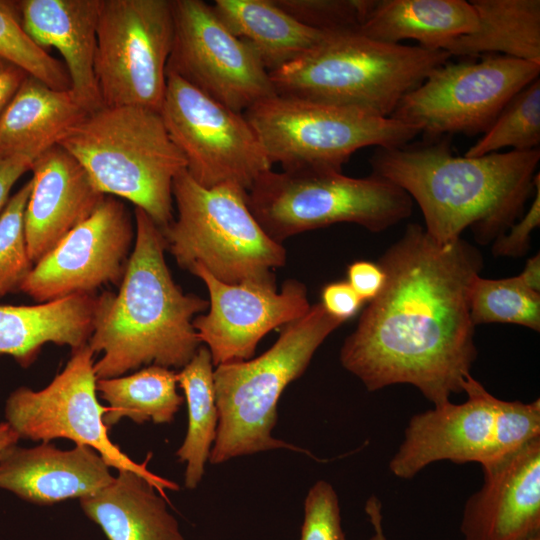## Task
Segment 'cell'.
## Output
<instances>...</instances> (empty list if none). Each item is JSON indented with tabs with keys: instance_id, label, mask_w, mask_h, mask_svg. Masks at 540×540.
Segmentation results:
<instances>
[{
	"instance_id": "30bf717a",
	"label": "cell",
	"mask_w": 540,
	"mask_h": 540,
	"mask_svg": "<svg viewBox=\"0 0 540 540\" xmlns=\"http://www.w3.org/2000/svg\"><path fill=\"white\" fill-rule=\"evenodd\" d=\"M272 163L283 171H342L357 150L411 142L418 128L392 117L275 94L243 112Z\"/></svg>"
},
{
	"instance_id": "d6a6232c",
	"label": "cell",
	"mask_w": 540,
	"mask_h": 540,
	"mask_svg": "<svg viewBox=\"0 0 540 540\" xmlns=\"http://www.w3.org/2000/svg\"><path fill=\"white\" fill-rule=\"evenodd\" d=\"M27 181L7 201L0 213V298L19 291L33 268L27 251L24 217L32 189Z\"/></svg>"
},
{
	"instance_id": "5b68a950",
	"label": "cell",
	"mask_w": 540,
	"mask_h": 540,
	"mask_svg": "<svg viewBox=\"0 0 540 540\" xmlns=\"http://www.w3.org/2000/svg\"><path fill=\"white\" fill-rule=\"evenodd\" d=\"M105 195L126 199L161 229L173 218L172 185L186 160L160 112L137 106H102L60 141Z\"/></svg>"
},
{
	"instance_id": "7402d4cb",
	"label": "cell",
	"mask_w": 540,
	"mask_h": 540,
	"mask_svg": "<svg viewBox=\"0 0 540 540\" xmlns=\"http://www.w3.org/2000/svg\"><path fill=\"white\" fill-rule=\"evenodd\" d=\"M97 301L91 294L29 306L0 305V354L27 368L46 343L82 347L93 331Z\"/></svg>"
},
{
	"instance_id": "8992f818",
	"label": "cell",
	"mask_w": 540,
	"mask_h": 540,
	"mask_svg": "<svg viewBox=\"0 0 540 540\" xmlns=\"http://www.w3.org/2000/svg\"><path fill=\"white\" fill-rule=\"evenodd\" d=\"M342 324L316 303L283 326L275 343L259 357L214 368L219 420L210 463L273 449L305 451L272 436L278 401L289 383L305 372L319 346Z\"/></svg>"
},
{
	"instance_id": "7bdbcfd3",
	"label": "cell",
	"mask_w": 540,
	"mask_h": 540,
	"mask_svg": "<svg viewBox=\"0 0 540 540\" xmlns=\"http://www.w3.org/2000/svg\"><path fill=\"white\" fill-rule=\"evenodd\" d=\"M19 439L18 434L6 421L0 423V459L11 447L17 445Z\"/></svg>"
},
{
	"instance_id": "e0dca14e",
	"label": "cell",
	"mask_w": 540,
	"mask_h": 540,
	"mask_svg": "<svg viewBox=\"0 0 540 540\" xmlns=\"http://www.w3.org/2000/svg\"><path fill=\"white\" fill-rule=\"evenodd\" d=\"M191 273L209 294L208 312L192 324L214 367L251 359L268 332L299 319L311 306L306 286L296 279L284 281L278 292L276 284L223 283L199 265Z\"/></svg>"
},
{
	"instance_id": "4dcf8cb0",
	"label": "cell",
	"mask_w": 540,
	"mask_h": 540,
	"mask_svg": "<svg viewBox=\"0 0 540 540\" xmlns=\"http://www.w3.org/2000/svg\"><path fill=\"white\" fill-rule=\"evenodd\" d=\"M539 144L540 78H537L511 98L464 156H483L506 147L514 151H530L538 149Z\"/></svg>"
},
{
	"instance_id": "7c38bea8",
	"label": "cell",
	"mask_w": 540,
	"mask_h": 540,
	"mask_svg": "<svg viewBox=\"0 0 540 540\" xmlns=\"http://www.w3.org/2000/svg\"><path fill=\"white\" fill-rule=\"evenodd\" d=\"M173 38L171 0H102L94 71L103 106L160 112Z\"/></svg>"
},
{
	"instance_id": "44dd1931",
	"label": "cell",
	"mask_w": 540,
	"mask_h": 540,
	"mask_svg": "<svg viewBox=\"0 0 540 540\" xmlns=\"http://www.w3.org/2000/svg\"><path fill=\"white\" fill-rule=\"evenodd\" d=\"M101 2L15 1L19 20L27 34L44 50L54 47L61 54L71 90L89 113L103 106L94 71Z\"/></svg>"
},
{
	"instance_id": "4fadbf2b",
	"label": "cell",
	"mask_w": 540,
	"mask_h": 540,
	"mask_svg": "<svg viewBox=\"0 0 540 540\" xmlns=\"http://www.w3.org/2000/svg\"><path fill=\"white\" fill-rule=\"evenodd\" d=\"M539 74L540 62L498 54L478 62L447 61L407 93L390 117L418 128L423 139L483 134Z\"/></svg>"
},
{
	"instance_id": "ffe728a7",
	"label": "cell",
	"mask_w": 540,
	"mask_h": 540,
	"mask_svg": "<svg viewBox=\"0 0 540 540\" xmlns=\"http://www.w3.org/2000/svg\"><path fill=\"white\" fill-rule=\"evenodd\" d=\"M113 480L104 459L85 445L70 450L49 442L15 445L0 459V488L39 505L91 496Z\"/></svg>"
},
{
	"instance_id": "7a4b0ae2",
	"label": "cell",
	"mask_w": 540,
	"mask_h": 540,
	"mask_svg": "<svg viewBox=\"0 0 540 540\" xmlns=\"http://www.w3.org/2000/svg\"><path fill=\"white\" fill-rule=\"evenodd\" d=\"M450 138L376 147L371 174L416 201L424 229L437 242L457 240L470 227L476 240L487 244L522 216L535 188L540 149L455 156Z\"/></svg>"
},
{
	"instance_id": "f35d334b",
	"label": "cell",
	"mask_w": 540,
	"mask_h": 540,
	"mask_svg": "<svg viewBox=\"0 0 540 540\" xmlns=\"http://www.w3.org/2000/svg\"><path fill=\"white\" fill-rule=\"evenodd\" d=\"M33 161L22 156L0 159V213L9 200V193L17 180L31 170Z\"/></svg>"
},
{
	"instance_id": "d6986e66",
	"label": "cell",
	"mask_w": 540,
	"mask_h": 540,
	"mask_svg": "<svg viewBox=\"0 0 540 540\" xmlns=\"http://www.w3.org/2000/svg\"><path fill=\"white\" fill-rule=\"evenodd\" d=\"M32 189L24 227L27 251L35 265L105 197L73 155L57 144L32 163Z\"/></svg>"
},
{
	"instance_id": "484cf974",
	"label": "cell",
	"mask_w": 540,
	"mask_h": 540,
	"mask_svg": "<svg viewBox=\"0 0 540 540\" xmlns=\"http://www.w3.org/2000/svg\"><path fill=\"white\" fill-rule=\"evenodd\" d=\"M212 7L268 73L293 62L331 34L298 22L274 0H215Z\"/></svg>"
},
{
	"instance_id": "74e56055",
	"label": "cell",
	"mask_w": 540,
	"mask_h": 540,
	"mask_svg": "<svg viewBox=\"0 0 540 540\" xmlns=\"http://www.w3.org/2000/svg\"><path fill=\"white\" fill-rule=\"evenodd\" d=\"M385 279V272L378 262L358 260L347 268V282L364 302L378 296Z\"/></svg>"
},
{
	"instance_id": "5bb4252c",
	"label": "cell",
	"mask_w": 540,
	"mask_h": 540,
	"mask_svg": "<svg viewBox=\"0 0 540 540\" xmlns=\"http://www.w3.org/2000/svg\"><path fill=\"white\" fill-rule=\"evenodd\" d=\"M166 76L160 115L189 175L205 188L235 184L249 191L272 163L243 113L171 71Z\"/></svg>"
},
{
	"instance_id": "277c9868",
	"label": "cell",
	"mask_w": 540,
	"mask_h": 540,
	"mask_svg": "<svg viewBox=\"0 0 540 540\" xmlns=\"http://www.w3.org/2000/svg\"><path fill=\"white\" fill-rule=\"evenodd\" d=\"M450 57L444 50L379 42L357 31L334 32L269 76L278 95L390 117Z\"/></svg>"
},
{
	"instance_id": "603a6c76",
	"label": "cell",
	"mask_w": 540,
	"mask_h": 540,
	"mask_svg": "<svg viewBox=\"0 0 540 540\" xmlns=\"http://www.w3.org/2000/svg\"><path fill=\"white\" fill-rule=\"evenodd\" d=\"M88 113L71 89L55 90L27 76L0 117V159L34 161Z\"/></svg>"
},
{
	"instance_id": "ac0fdd59",
	"label": "cell",
	"mask_w": 540,
	"mask_h": 540,
	"mask_svg": "<svg viewBox=\"0 0 540 540\" xmlns=\"http://www.w3.org/2000/svg\"><path fill=\"white\" fill-rule=\"evenodd\" d=\"M482 470L483 485L463 508V540L540 536V436Z\"/></svg>"
},
{
	"instance_id": "b9f144b4",
	"label": "cell",
	"mask_w": 540,
	"mask_h": 540,
	"mask_svg": "<svg viewBox=\"0 0 540 540\" xmlns=\"http://www.w3.org/2000/svg\"><path fill=\"white\" fill-rule=\"evenodd\" d=\"M520 279L527 285L530 289L540 293V254L530 257L526 264L518 274Z\"/></svg>"
},
{
	"instance_id": "3957f363",
	"label": "cell",
	"mask_w": 540,
	"mask_h": 540,
	"mask_svg": "<svg viewBox=\"0 0 540 540\" xmlns=\"http://www.w3.org/2000/svg\"><path fill=\"white\" fill-rule=\"evenodd\" d=\"M135 240L117 293L98 296L88 346L102 357L94 362L98 379L119 377L142 366L183 368L201 342L193 319L209 301L186 294L165 261L160 227L134 209Z\"/></svg>"
},
{
	"instance_id": "d590c367",
	"label": "cell",
	"mask_w": 540,
	"mask_h": 540,
	"mask_svg": "<svg viewBox=\"0 0 540 540\" xmlns=\"http://www.w3.org/2000/svg\"><path fill=\"white\" fill-rule=\"evenodd\" d=\"M536 195L529 209L493 241L492 253L498 257H520L530 247L532 232L540 225V174L535 176Z\"/></svg>"
},
{
	"instance_id": "83f0119b",
	"label": "cell",
	"mask_w": 540,
	"mask_h": 540,
	"mask_svg": "<svg viewBox=\"0 0 540 540\" xmlns=\"http://www.w3.org/2000/svg\"><path fill=\"white\" fill-rule=\"evenodd\" d=\"M177 372L149 365L128 376L98 379L96 390L107 403L103 422L110 429L122 418L137 424H169L184 399L177 392Z\"/></svg>"
},
{
	"instance_id": "9a60e30c",
	"label": "cell",
	"mask_w": 540,
	"mask_h": 540,
	"mask_svg": "<svg viewBox=\"0 0 540 540\" xmlns=\"http://www.w3.org/2000/svg\"><path fill=\"white\" fill-rule=\"evenodd\" d=\"M174 38L167 70L243 113L276 94L258 56L201 0H171Z\"/></svg>"
},
{
	"instance_id": "8d00e7d4",
	"label": "cell",
	"mask_w": 540,
	"mask_h": 540,
	"mask_svg": "<svg viewBox=\"0 0 540 540\" xmlns=\"http://www.w3.org/2000/svg\"><path fill=\"white\" fill-rule=\"evenodd\" d=\"M320 303L329 315L344 323L358 313L364 301L347 281H338L323 287Z\"/></svg>"
},
{
	"instance_id": "2e32d148",
	"label": "cell",
	"mask_w": 540,
	"mask_h": 540,
	"mask_svg": "<svg viewBox=\"0 0 540 540\" xmlns=\"http://www.w3.org/2000/svg\"><path fill=\"white\" fill-rule=\"evenodd\" d=\"M135 240L126 205L105 195L94 212L37 262L19 291L39 303L120 286Z\"/></svg>"
},
{
	"instance_id": "ee69618b",
	"label": "cell",
	"mask_w": 540,
	"mask_h": 540,
	"mask_svg": "<svg viewBox=\"0 0 540 540\" xmlns=\"http://www.w3.org/2000/svg\"><path fill=\"white\" fill-rule=\"evenodd\" d=\"M530 540H540V536L535 537V538H532V539H530Z\"/></svg>"
},
{
	"instance_id": "6da1fadb",
	"label": "cell",
	"mask_w": 540,
	"mask_h": 540,
	"mask_svg": "<svg viewBox=\"0 0 540 540\" xmlns=\"http://www.w3.org/2000/svg\"><path fill=\"white\" fill-rule=\"evenodd\" d=\"M386 279L340 349L342 366L370 391L409 384L433 406L463 392L477 357L469 307L483 259L463 238L434 240L419 224L380 257Z\"/></svg>"
},
{
	"instance_id": "52a82bcc",
	"label": "cell",
	"mask_w": 540,
	"mask_h": 540,
	"mask_svg": "<svg viewBox=\"0 0 540 540\" xmlns=\"http://www.w3.org/2000/svg\"><path fill=\"white\" fill-rule=\"evenodd\" d=\"M177 217L161 229L166 250L179 267L199 265L226 284H276L274 269L287 252L253 216L247 191L235 184L199 185L181 171L173 181Z\"/></svg>"
},
{
	"instance_id": "f546056e",
	"label": "cell",
	"mask_w": 540,
	"mask_h": 540,
	"mask_svg": "<svg viewBox=\"0 0 540 540\" xmlns=\"http://www.w3.org/2000/svg\"><path fill=\"white\" fill-rule=\"evenodd\" d=\"M469 307L475 326L506 323L540 331V293L518 275L500 279L478 275L470 288Z\"/></svg>"
},
{
	"instance_id": "f1b7e54d",
	"label": "cell",
	"mask_w": 540,
	"mask_h": 540,
	"mask_svg": "<svg viewBox=\"0 0 540 540\" xmlns=\"http://www.w3.org/2000/svg\"><path fill=\"white\" fill-rule=\"evenodd\" d=\"M212 357L206 346H200L193 358L177 373L188 409L185 439L176 456L186 463L185 487L194 489L202 480L206 461L217 434L218 409L213 385Z\"/></svg>"
},
{
	"instance_id": "ab89813d",
	"label": "cell",
	"mask_w": 540,
	"mask_h": 540,
	"mask_svg": "<svg viewBox=\"0 0 540 540\" xmlns=\"http://www.w3.org/2000/svg\"><path fill=\"white\" fill-rule=\"evenodd\" d=\"M27 76L24 70L0 58V117Z\"/></svg>"
},
{
	"instance_id": "60d3db41",
	"label": "cell",
	"mask_w": 540,
	"mask_h": 540,
	"mask_svg": "<svg viewBox=\"0 0 540 540\" xmlns=\"http://www.w3.org/2000/svg\"><path fill=\"white\" fill-rule=\"evenodd\" d=\"M365 512L373 527V535L369 540H387L383 529L382 504L377 496L372 495L368 498Z\"/></svg>"
},
{
	"instance_id": "1f68e13d",
	"label": "cell",
	"mask_w": 540,
	"mask_h": 540,
	"mask_svg": "<svg viewBox=\"0 0 540 540\" xmlns=\"http://www.w3.org/2000/svg\"><path fill=\"white\" fill-rule=\"evenodd\" d=\"M0 58L52 89H71L64 63L41 48L22 27L15 1L0 0Z\"/></svg>"
},
{
	"instance_id": "d4e9b609",
	"label": "cell",
	"mask_w": 540,
	"mask_h": 540,
	"mask_svg": "<svg viewBox=\"0 0 540 540\" xmlns=\"http://www.w3.org/2000/svg\"><path fill=\"white\" fill-rule=\"evenodd\" d=\"M155 490L138 474L118 471L109 485L81 498L80 506L108 540H184L166 499Z\"/></svg>"
},
{
	"instance_id": "9c48e42d",
	"label": "cell",
	"mask_w": 540,
	"mask_h": 540,
	"mask_svg": "<svg viewBox=\"0 0 540 540\" xmlns=\"http://www.w3.org/2000/svg\"><path fill=\"white\" fill-rule=\"evenodd\" d=\"M465 402L451 401L413 415L389 461L397 478L409 480L428 465L448 460L488 466L540 436V399L524 403L492 395L469 374Z\"/></svg>"
},
{
	"instance_id": "cb8c5ba5",
	"label": "cell",
	"mask_w": 540,
	"mask_h": 540,
	"mask_svg": "<svg viewBox=\"0 0 540 540\" xmlns=\"http://www.w3.org/2000/svg\"><path fill=\"white\" fill-rule=\"evenodd\" d=\"M476 28L477 16L469 1L370 0L357 32L379 42L415 40L422 48L444 50Z\"/></svg>"
},
{
	"instance_id": "836d02e7",
	"label": "cell",
	"mask_w": 540,
	"mask_h": 540,
	"mask_svg": "<svg viewBox=\"0 0 540 540\" xmlns=\"http://www.w3.org/2000/svg\"><path fill=\"white\" fill-rule=\"evenodd\" d=\"M298 22L324 32L357 31L370 0H274Z\"/></svg>"
},
{
	"instance_id": "e575fe53",
	"label": "cell",
	"mask_w": 540,
	"mask_h": 540,
	"mask_svg": "<svg viewBox=\"0 0 540 540\" xmlns=\"http://www.w3.org/2000/svg\"><path fill=\"white\" fill-rule=\"evenodd\" d=\"M300 540H345L338 496L325 480H318L307 493Z\"/></svg>"
},
{
	"instance_id": "4316f807",
	"label": "cell",
	"mask_w": 540,
	"mask_h": 540,
	"mask_svg": "<svg viewBox=\"0 0 540 540\" xmlns=\"http://www.w3.org/2000/svg\"><path fill=\"white\" fill-rule=\"evenodd\" d=\"M477 16L475 31L452 40L450 56L498 54L540 62L539 0H471Z\"/></svg>"
},
{
	"instance_id": "ba28073f",
	"label": "cell",
	"mask_w": 540,
	"mask_h": 540,
	"mask_svg": "<svg viewBox=\"0 0 540 540\" xmlns=\"http://www.w3.org/2000/svg\"><path fill=\"white\" fill-rule=\"evenodd\" d=\"M247 202L263 230L280 244L337 223L382 232L413 209L411 197L381 177L354 178L332 169L270 170L247 191Z\"/></svg>"
},
{
	"instance_id": "8fae6325",
	"label": "cell",
	"mask_w": 540,
	"mask_h": 540,
	"mask_svg": "<svg viewBox=\"0 0 540 540\" xmlns=\"http://www.w3.org/2000/svg\"><path fill=\"white\" fill-rule=\"evenodd\" d=\"M93 356L85 344L72 350L64 369L45 388L34 391L22 386L12 391L5 403L6 422L20 439L50 442L64 438L89 446L109 467L138 474L167 500L165 491H177L180 487L149 471L151 455L137 463L110 440L109 429L103 422L107 407L97 398Z\"/></svg>"
}]
</instances>
